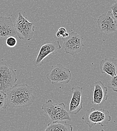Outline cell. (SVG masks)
<instances>
[{"instance_id": "6da1fadb", "label": "cell", "mask_w": 117, "mask_h": 131, "mask_svg": "<svg viewBox=\"0 0 117 131\" xmlns=\"http://www.w3.org/2000/svg\"><path fill=\"white\" fill-rule=\"evenodd\" d=\"M6 93V108L30 106L33 104L35 99L33 88L26 83L15 84Z\"/></svg>"}, {"instance_id": "7a4b0ae2", "label": "cell", "mask_w": 117, "mask_h": 131, "mask_svg": "<svg viewBox=\"0 0 117 131\" xmlns=\"http://www.w3.org/2000/svg\"><path fill=\"white\" fill-rule=\"evenodd\" d=\"M44 112L49 115L53 122L71 121V118L64 103H54L49 99L41 107Z\"/></svg>"}, {"instance_id": "3957f363", "label": "cell", "mask_w": 117, "mask_h": 131, "mask_svg": "<svg viewBox=\"0 0 117 131\" xmlns=\"http://www.w3.org/2000/svg\"><path fill=\"white\" fill-rule=\"evenodd\" d=\"M82 118L90 128L97 124L104 127L111 121V116L108 110L102 108L97 110L92 107L87 111Z\"/></svg>"}, {"instance_id": "277c9868", "label": "cell", "mask_w": 117, "mask_h": 131, "mask_svg": "<svg viewBox=\"0 0 117 131\" xmlns=\"http://www.w3.org/2000/svg\"><path fill=\"white\" fill-rule=\"evenodd\" d=\"M14 25L16 35L20 39L29 41L33 38L35 26L27 17L23 16L21 12L18 13Z\"/></svg>"}, {"instance_id": "5b68a950", "label": "cell", "mask_w": 117, "mask_h": 131, "mask_svg": "<svg viewBox=\"0 0 117 131\" xmlns=\"http://www.w3.org/2000/svg\"><path fill=\"white\" fill-rule=\"evenodd\" d=\"M16 71L4 62L0 63V91L6 92L16 84Z\"/></svg>"}, {"instance_id": "8992f818", "label": "cell", "mask_w": 117, "mask_h": 131, "mask_svg": "<svg viewBox=\"0 0 117 131\" xmlns=\"http://www.w3.org/2000/svg\"><path fill=\"white\" fill-rule=\"evenodd\" d=\"M70 70L61 64L52 66L49 73L46 75L47 79L52 83H61L66 84L72 79Z\"/></svg>"}, {"instance_id": "52a82bcc", "label": "cell", "mask_w": 117, "mask_h": 131, "mask_svg": "<svg viewBox=\"0 0 117 131\" xmlns=\"http://www.w3.org/2000/svg\"><path fill=\"white\" fill-rule=\"evenodd\" d=\"M64 51L72 56L80 52L84 47L83 37L78 33L72 31L66 38H62Z\"/></svg>"}, {"instance_id": "ba28073f", "label": "cell", "mask_w": 117, "mask_h": 131, "mask_svg": "<svg viewBox=\"0 0 117 131\" xmlns=\"http://www.w3.org/2000/svg\"><path fill=\"white\" fill-rule=\"evenodd\" d=\"M97 23L101 32L108 34L117 30V21L110 11L101 15L97 20Z\"/></svg>"}, {"instance_id": "9c48e42d", "label": "cell", "mask_w": 117, "mask_h": 131, "mask_svg": "<svg viewBox=\"0 0 117 131\" xmlns=\"http://www.w3.org/2000/svg\"><path fill=\"white\" fill-rule=\"evenodd\" d=\"M83 88L80 86L72 88V96L69 104V113L72 115L78 114L83 109V100L82 98Z\"/></svg>"}, {"instance_id": "30bf717a", "label": "cell", "mask_w": 117, "mask_h": 131, "mask_svg": "<svg viewBox=\"0 0 117 131\" xmlns=\"http://www.w3.org/2000/svg\"><path fill=\"white\" fill-rule=\"evenodd\" d=\"M61 49L59 41H52L44 43L40 48L38 54L36 59V64L41 65L43 61L52 53H56Z\"/></svg>"}, {"instance_id": "8fae6325", "label": "cell", "mask_w": 117, "mask_h": 131, "mask_svg": "<svg viewBox=\"0 0 117 131\" xmlns=\"http://www.w3.org/2000/svg\"><path fill=\"white\" fill-rule=\"evenodd\" d=\"M94 89L93 94L92 103L97 105H102L108 98V88L100 80L94 83Z\"/></svg>"}, {"instance_id": "7c38bea8", "label": "cell", "mask_w": 117, "mask_h": 131, "mask_svg": "<svg viewBox=\"0 0 117 131\" xmlns=\"http://www.w3.org/2000/svg\"><path fill=\"white\" fill-rule=\"evenodd\" d=\"M16 35L14 24L10 17H0V37H8Z\"/></svg>"}, {"instance_id": "4fadbf2b", "label": "cell", "mask_w": 117, "mask_h": 131, "mask_svg": "<svg viewBox=\"0 0 117 131\" xmlns=\"http://www.w3.org/2000/svg\"><path fill=\"white\" fill-rule=\"evenodd\" d=\"M102 73H106L112 77L117 74V59L107 58L102 60L100 63Z\"/></svg>"}, {"instance_id": "5bb4252c", "label": "cell", "mask_w": 117, "mask_h": 131, "mask_svg": "<svg viewBox=\"0 0 117 131\" xmlns=\"http://www.w3.org/2000/svg\"><path fill=\"white\" fill-rule=\"evenodd\" d=\"M73 128L71 125L68 124L67 123L64 124L59 123L58 122H52L49 123L45 131H72Z\"/></svg>"}, {"instance_id": "9a60e30c", "label": "cell", "mask_w": 117, "mask_h": 131, "mask_svg": "<svg viewBox=\"0 0 117 131\" xmlns=\"http://www.w3.org/2000/svg\"><path fill=\"white\" fill-rule=\"evenodd\" d=\"M107 87L115 92H117V74L112 77V79L108 82Z\"/></svg>"}, {"instance_id": "2e32d148", "label": "cell", "mask_w": 117, "mask_h": 131, "mask_svg": "<svg viewBox=\"0 0 117 131\" xmlns=\"http://www.w3.org/2000/svg\"><path fill=\"white\" fill-rule=\"evenodd\" d=\"M6 43L7 46L9 48H14L17 44V39L13 36H9L6 39Z\"/></svg>"}, {"instance_id": "e0dca14e", "label": "cell", "mask_w": 117, "mask_h": 131, "mask_svg": "<svg viewBox=\"0 0 117 131\" xmlns=\"http://www.w3.org/2000/svg\"><path fill=\"white\" fill-rule=\"evenodd\" d=\"M6 93L0 91V110H5L6 107Z\"/></svg>"}, {"instance_id": "ac0fdd59", "label": "cell", "mask_w": 117, "mask_h": 131, "mask_svg": "<svg viewBox=\"0 0 117 131\" xmlns=\"http://www.w3.org/2000/svg\"><path fill=\"white\" fill-rule=\"evenodd\" d=\"M110 8L112 10L113 16L115 20L117 21V2L111 5Z\"/></svg>"}, {"instance_id": "d6986e66", "label": "cell", "mask_w": 117, "mask_h": 131, "mask_svg": "<svg viewBox=\"0 0 117 131\" xmlns=\"http://www.w3.org/2000/svg\"><path fill=\"white\" fill-rule=\"evenodd\" d=\"M57 32L60 34L61 36H62L64 34H65L67 32V30L65 27H61L58 29Z\"/></svg>"}, {"instance_id": "ffe728a7", "label": "cell", "mask_w": 117, "mask_h": 131, "mask_svg": "<svg viewBox=\"0 0 117 131\" xmlns=\"http://www.w3.org/2000/svg\"><path fill=\"white\" fill-rule=\"evenodd\" d=\"M69 33L66 32L65 34H64L62 37V38H66V37H67L69 36Z\"/></svg>"}, {"instance_id": "44dd1931", "label": "cell", "mask_w": 117, "mask_h": 131, "mask_svg": "<svg viewBox=\"0 0 117 131\" xmlns=\"http://www.w3.org/2000/svg\"><path fill=\"white\" fill-rule=\"evenodd\" d=\"M31 2H33L34 1V0H31Z\"/></svg>"}, {"instance_id": "7402d4cb", "label": "cell", "mask_w": 117, "mask_h": 131, "mask_svg": "<svg viewBox=\"0 0 117 131\" xmlns=\"http://www.w3.org/2000/svg\"><path fill=\"white\" fill-rule=\"evenodd\" d=\"M115 1H117V0H115Z\"/></svg>"}]
</instances>
